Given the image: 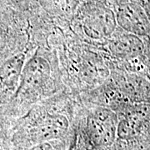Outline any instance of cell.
Here are the masks:
<instances>
[{"mask_svg":"<svg viewBox=\"0 0 150 150\" xmlns=\"http://www.w3.org/2000/svg\"><path fill=\"white\" fill-rule=\"evenodd\" d=\"M51 69L48 61L34 56L24 65L18 93L32 94L41 90L48 82Z\"/></svg>","mask_w":150,"mask_h":150,"instance_id":"1","label":"cell"},{"mask_svg":"<svg viewBox=\"0 0 150 150\" xmlns=\"http://www.w3.org/2000/svg\"><path fill=\"white\" fill-rule=\"evenodd\" d=\"M25 55L17 54L4 62L0 67V82L6 88L13 90L21 79L24 67Z\"/></svg>","mask_w":150,"mask_h":150,"instance_id":"2","label":"cell"},{"mask_svg":"<svg viewBox=\"0 0 150 150\" xmlns=\"http://www.w3.org/2000/svg\"><path fill=\"white\" fill-rule=\"evenodd\" d=\"M69 123L63 115L55 114L44 117L35 129L37 136L41 139H49L61 136L68 129Z\"/></svg>","mask_w":150,"mask_h":150,"instance_id":"3","label":"cell"},{"mask_svg":"<svg viewBox=\"0 0 150 150\" xmlns=\"http://www.w3.org/2000/svg\"><path fill=\"white\" fill-rule=\"evenodd\" d=\"M90 123L93 131L98 133L100 136L106 137L108 134L109 136L112 120L108 110L103 108L94 110L90 118Z\"/></svg>","mask_w":150,"mask_h":150,"instance_id":"4","label":"cell"}]
</instances>
